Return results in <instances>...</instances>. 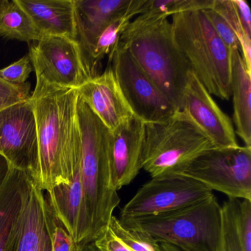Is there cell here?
Returning <instances> with one entry per match:
<instances>
[{"mask_svg": "<svg viewBox=\"0 0 251 251\" xmlns=\"http://www.w3.org/2000/svg\"><path fill=\"white\" fill-rule=\"evenodd\" d=\"M76 89L31 98L39 142L33 183L45 193L68 185L80 167L81 136Z\"/></svg>", "mask_w": 251, "mask_h": 251, "instance_id": "cell-1", "label": "cell"}, {"mask_svg": "<svg viewBox=\"0 0 251 251\" xmlns=\"http://www.w3.org/2000/svg\"><path fill=\"white\" fill-rule=\"evenodd\" d=\"M77 117L81 136L80 175L83 207L78 245H87L106 228L120 202L113 189L108 159L109 130L79 97Z\"/></svg>", "mask_w": 251, "mask_h": 251, "instance_id": "cell-2", "label": "cell"}, {"mask_svg": "<svg viewBox=\"0 0 251 251\" xmlns=\"http://www.w3.org/2000/svg\"><path fill=\"white\" fill-rule=\"evenodd\" d=\"M120 42L179 111L191 70L168 18L141 14L130 22Z\"/></svg>", "mask_w": 251, "mask_h": 251, "instance_id": "cell-3", "label": "cell"}, {"mask_svg": "<svg viewBox=\"0 0 251 251\" xmlns=\"http://www.w3.org/2000/svg\"><path fill=\"white\" fill-rule=\"evenodd\" d=\"M173 36L191 72L211 95L231 97V51L216 33L202 11L172 16Z\"/></svg>", "mask_w": 251, "mask_h": 251, "instance_id": "cell-4", "label": "cell"}, {"mask_svg": "<svg viewBox=\"0 0 251 251\" xmlns=\"http://www.w3.org/2000/svg\"><path fill=\"white\" fill-rule=\"evenodd\" d=\"M120 221L128 228L145 232L159 243L170 244L182 251H218L221 205L214 194L176 211Z\"/></svg>", "mask_w": 251, "mask_h": 251, "instance_id": "cell-5", "label": "cell"}, {"mask_svg": "<svg viewBox=\"0 0 251 251\" xmlns=\"http://www.w3.org/2000/svg\"><path fill=\"white\" fill-rule=\"evenodd\" d=\"M180 111L161 123L145 124L142 169L152 177L182 175L201 154L214 148Z\"/></svg>", "mask_w": 251, "mask_h": 251, "instance_id": "cell-6", "label": "cell"}, {"mask_svg": "<svg viewBox=\"0 0 251 251\" xmlns=\"http://www.w3.org/2000/svg\"><path fill=\"white\" fill-rule=\"evenodd\" d=\"M28 55L36 76L31 98L58 91L77 90L91 78L77 41L46 36L30 46Z\"/></svg>", "mask_w": 251, "mask_h": 251, "instance_id": "cell-7", "label": "cell"}, {"mask_svg": "<svg viewBox=\"0 0 251 251\" xmlns=\"http://www.w3.org/2000/svg\"><path fill=\"white\" fill-rule=\"evenodd\" d=\"M108 56L117 84L135 117L145 124L161 123L178 111L120 42Z\"/></svg>", "mask_w": 251, "mask_h": 251, "instance_id": "cell-8", "label": "cell"}, {"mask_svg": "<svg viewBox=\"0 0 251 251\" xmlns=\"http://www.w3.org/2000/svg\"><path fill=\"white\" fill-rule=\"evenodd\" d=\"M182 175L228 198L251 201V148H211L198 156Z\"/></svg>", "mask_w": 251, "mask_h": 251, "instance_id": "cell-9", "label": "cell"}, {"mask_svg": "<svg viewBox=\"0 0 251 251\" xmlns=\"http://www.w3.org/2000/svg\"><path fill=\"white\" fill-rule=\"evenodd\" d=\"M201 182L184 175L152 177L120 211V220L149 217L176 211L213 195Z\"/></svg>", "mask_w": 251, "mask_h": 251, "instance_id": "cell-10", "label": "cell"}, {"mask_svg": "<svg viewBox=\"0 0 251 251\" xmlns=\"http://www.w3.org/2000/svg\"><path fill=\"white\" fill-rule=\"evenodd\" d=\"M0 155L30 178L39 166V142L31 98L0 111Z\"/></svg>", "mask_w": 251, "mask_h": 251, "instance_id": "cell-11", "label": "cell"}, {"mask_svg": "<svg viewBox=\"0 0 251 251\" xmlns=\"http://www.w3.org/2000/svg\"><path fill=\"white\" fill-rule=\"evenodd\" d=\"M179 111L208 138L214 148L239 146L231 120L192 72Z\"/></svg>", "mask_w": 251, "mask_h": 251, "instance_id": "cell-12", "label": "cell"}, {"mask_svg": "<svg viewBox=\"0 0 251 251\" xmlns=\"http://www.w3.org/2000/svg\"><path fill=\"white\" fill-rule=\"evenodd\" d=\"M48 201L25 173L22 204L10 239L8 251H51L48 230Z\"/></svg>", "mask_w": 251, "mask_h": 251, "instance_id": "cell-13", "label": "cell"}, {"mask_svg": "<svg viewBox=\"0 0 251 251\" xmlns=\"http://www.w3.org/2000/svg\"><path fill=\"white\" fill-rule=\"evenodd\" d=\"M145 124L139 119L109 131L108 159L111 184L118 192L130 184L142 170V152Z\"/></svg>", "mask_w": 251, "mask_h": 251, "instance_id": "cell-14", "label": "cell"}, {"mask_svg": "<svg viewBox=\"0 0 251 251\" xmlns=\"http://www.w3.org/2000/svg\"><path fill=\"white\" fill-rule=\"evenodd\" d=\"M77 91L79 97L110 132H114L135 117L109 64L102 74L89 79Z\"/></svg>", "mask_w": 251, "mask_h": 251, "instance_id": "cell-15", "label": "cell"}, {"mask_svg": "<svg viewBox=\"0 0 251 251\" xmlns=\"http://www.w3.org/2000/svg\"><path fill=\"white\" fill-rule=\"evenodd\" d=\"M74 2L77 41L90 75L92 52L98 38L116 17L130 8L133 0H74Z\"/></svg>", "mask_w": 251, "mask_h": 251, "instance_id": "cell-16", "label": "cell"}, {"mask_svg": "<svg viewBox=\"0 0 251 251\" xmlns=\"http://www.w3.org/2000/svg\"><path fill=\"white\" fill-rule=\"evenodd\" d=\"M45 37L77 41L74 0H17Z\"/></svg>", "mask_w": 251, "mask_h": 251, "instance_id": "cell-17", "label": "cell"}, {"mask_svg": "<svg viewBox=\"0 0 251 251\" xmlns=\"http://www.w3.org/2000/svg\"><path fill=\"white\" fill-rule=\"evenodd\" d=\"M231 95L235 133L251 148V73L239 50H231Z\"/></svg>", "mask_w": 251, "mask_h": 251, "instance_id": "cell-18", "label": "cell"}, {"mask_svg": "<svg viewBox=\"0 0 251 251\" xmlns=\"http://www.w3.org/2000/svg\"><path fill=\"white\" fill-rule=\"evenodd\" d=\"M25 172L10 167L0 183V251H8L22 204Z\"/></svg>", "mask_w": 251, "mask_h": 251, "instance_id": "cell-19", "label": "cell"}, {"mask_svg": "<svg viewBox=\"0 0 251 251\" xmlns=\"http://www.w3.org/2000/svg\"><path fill=\"white\" fill-rule=\"evenodd\" d=\"M145 0H133L128 9L116 17L102 32L95 44L90 64L91 77L99 75L101 61L114 49L120 42V37L131 20L139 16Z\"/></svg>", "mask_w": 251, "mask_h": 251, "instance_id": "cell-20", "label": "cell"}, {"mask_svg": "<svg viewBox=\"0 0 251 251\" xmlns=\"http://www.w3.org/2000/svg\"><path fill=\"white\" fill-rule=\"evenodd\" d=\"M0 36L27 43L45 38L17 0H8L0 11Z\"/></svg>", "mask_w": 251, "mask_h": 251, "instance_id": "cell-21", "label": "cell"}, {"mask_svg": "<svg viewBox=\"0 0 251 251\" xmlns=\"http://www.w3.org/2000/svg\"><path fill=\"white\" fill-rule=\"evenodd\" d=\"M239 200L228 198L221 205V234L218 251H243L238 232Z\"/></svg>", "mask_w": 251, "mask_h": 251, "instance_id": "cell-22", "label": "cell"}, {"mask_svg": "<svg viewBox=\"0 0 251 251\" xmlns=\"http://www.w3.org/2000/svg\"><path fill=\"white\" fill-rule=\"evenodd\" d=\"M211 9L218 13L226 20L234 32L239 43V52L246 66L251 73V37L245 33L236 13L232 0H214Z\"/></svg>", "mask_w": 251, "mask_h": 251, "instance_id": "cell-23", "label": "cell"}, {"mask_svg": "<svg viewBox=\"0 0 251 251\" xmlns=\"http://www.w3.org/2000/svg\"><path fill=\"white\" fill-rule=\"evenodd\" d=\"M107 227L130 251H164L159 242L152 236L145 232L126 227L114 216L111 217Z\"/></svg>", "mask_w": 251, "mask_h": 251, "instance_id": "cell-24", "label": "cell"}, {"mask_svg": "<svg viewBox=\"0 0 251 251\" xmlns=\"http://www.w3.org/2000/svg\"><path fill=\"white\" fill-rule=\"evenodd\" d=\"M48 230L51 242V251H75L76 245L71 235L55 217L48 202Z\"/></svg>", "mask_w": 251, "mask_h": 251, "instance_id": "cell-25", "label": "cell"}, {"mask_svg": "<svg viewBox=\"0 0 251 251\" xmlns=\"http://www.w3.org/2000/svg\"><path fill=\"white\" fill-rule=\"evenodd\" d=\"M30 87L27 82L23 85H12L0 77V111L30 100Z\"/></svg>", "mask_w": 251, "mask_h": 251, "instance_id": "cell-26", "label": "cell"}, {"mask_svg": "<svg viewBox=\"0 0 251 251\" xmlns=\"http://www.w3.org/2000/svg\"><path fill=\"white\" fill-rule=\"evenodd\" d=\"M33 71V64L29 55H25L8 67L0 70V77L12 85H23Z\"/></svg>", "mask_w": 251, "mask_h": 251, "instance_id": "cell-27", "label": "cell"}, {"mask_svg": "<svg viewBox=\"0 0 251 251\" xmlns=\"http://www.w3.org/2000/svg\"><path fill=\"white\" fill-rule=\"evenodd\" d=\"M202 12L205 14L211 25L212 26L214 31L224 42L227 48L230 51L233 50H239V41H238L234 32L233 31L230 26L227 24L226 20L211 8L202 10Z\"/></svg>", "mask_w": 251, "mask_h": 251, "instance_id": "cell-28", "label": "cell"}, {"mask_svg": "<svg viewBox=\"0 0 251 251\" xmlns=\"http://www.w3.org/2000/svg\"><path fill=\"white\" fill-rule=\"evenodd\" d=\"M237 223L242 251H251V201L239 200Z\"/></svg>", "mask_w": 251, "mask_h": 251, "instance_id": "cell-29", "label": "cell"}, {"mask_svg": "<svg viewBox=\"0 0 251 251\" xmlns=\"http://www.w3.org/2000/svg\"><path fill=\"white\" fill-rule=\"evenodd\" d=\"M92 243L97 251H130L108 227Z\"/></svg>", "mask_w": 251, "mask_h": 251, "instance_id": "cell-30", "label": "cell"}, {"mask_svg": "<svg viewBox=\"0 0 251 251\" xmlns=\"http://www.w3.org/2000/svg\"><path fill=\"white\" fill-rule=\"evenodd\" d=\"M245 33L251 37V12L248 2L244 0H232Z\"/></svg>", "mask_w": 251, "mask_h": 251, "instance_id": "cell-31", "label": "cell"}, {"mask_svg": "<svg viewBox=\"0 0 251 251\" xmlns=\"http://www.w3.org/2000/svg\"><path fill=\"white\" fill-rule=\"evenodd\" d=\"M160 245H161V248H162L164 251H182L178 249V248H176V247L170 245V244L160 242Z\"/></svg>", "mask_w": 251, "mask_h": 251, "instance_id": "cell-32", "label": "cell"}, {"mask_svg": "<svg viewBox=\"0 0 251 251\" xmlns=\"http://www.w3.org/2000/svg\"><path fill=\"white\" fill-rule=\"evenodd\" d=\"M75 251H92V244H87V245H81V246H77Z\"/></svg>", "mask_w": 251, "mask_h": 251, "instance_id": "cell-33", "label": "cell"}, {"mask_svg": "<svg viewBox=\"0 0 251 251\" xmlns=\"http://www.w3.org/2000/svg\"><path fill=\"white\" fill-rule=\"evenodd\" d=\"M7 2H8V0H0V11H2Z\"/></svg>", "mask_w": 251, "mask_h": 251, "instance_id": "cell-34", "label": "cell"}, {"mask_svg": "<svg viewBox=\"0 0 251 251\" xmlns=\"http://www.w3.org/2000/svg\"><path fill=\"white\" fill-rule=\"evenodd\" d=\"M92 244V251H97V250L95 249V247H94V245H92V243H91Z\"/></svg>", "mask_w": 251, "mask_h": 251, "instance_id": "cell-35", "label": "cell"}, {"mask_svg": "<svg viewBox=\"0 0 251 251\" xmlns=\"http://www.w3.org/2000/svg\"></svg>", "mask_w": 251, "mask_h": 251, "instance_id": "cell-36", "label": "cell"}]
</instances>
